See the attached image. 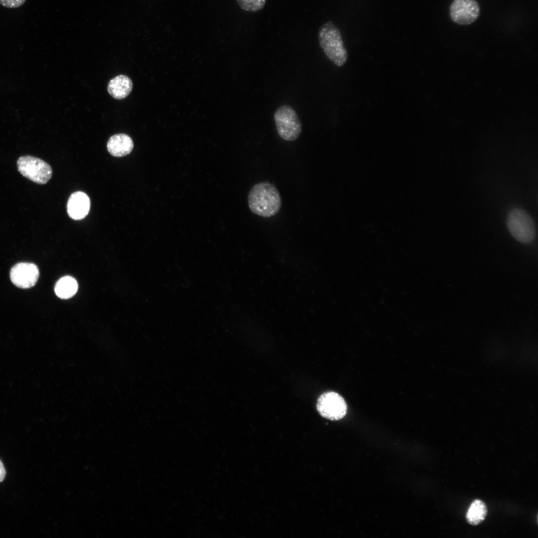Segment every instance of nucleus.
I'll return each mask as SVG.
<instances>
[{"mask_svg": "<svg viewBox=\"0 0 538 538\" xmlns=\"http://www.w3.org/2000/svg\"><path fill=\"white\" fill-rule=\"evenodd\" d=\"M39 275L37 267L33 263H20L14 265L10 271L12 282L21 288H28L34 286Z\"/></svg>", "mask_w": 538, "mask_h": 538, "instance_id": "nucleus-8", "label": "nucleus"}, {"mask_svg": "<svg viewBox=\"0 0 538 538\" xmlns=\"http://www.w3.org/2000/svg\"><path fill=\"white\" fill-rule=\"evenodd\" d=\"M241 8L247 11L257 12L262 9L266 0H236Z\"/></svg>", "mask_w": 538, "mask_h": 538, "instance_id": "nucleus-14", "label": "nucleus"}, {"mask_svg": "<svg viewBox=\"0 0 538 538\" xmlns=\"http://www.w3.org/2000/svg\"><path fill=\"white\" fill-rule=\"evenodd\" d=\"M249 207L252 213L263 217L276 214L281 205L279 193L276 187L268 181L255 184L248 197Z\"/></svg>", "mask_w": 538, "mask_h": 538, "instance_id": "nucleus-1", "label": "nucleus"}, {"mask_svg": "<svg viewBox=\"0 0 538 538\" xmlns=\"http://www.w3.org/2000/svg\"><path fill=\"white\" fill-rule=\"evenodd\" d=\"M6 472L4 465L0 460V482H2L5 476Z\"/></svg>", "mask_w": 538, "mask_h": 538, "instance_id": "nucleus-16", "label": "nucleus"}, {"mask_svg": "<svg viewBox=\"0 0 538 538\" xmlns=\"http://www.w3.org/2000/svg\"><path fill=\"white\" fill-rule=\"evenodd\" d=\"M26 0H0V4L8 8H16L24 3Z\"/></svg>", "mask_w": 538, "mask_h": 538, "instance_id": "nucleus-15", "label": "nucleus"}, {"mask_svg": "<svg viewBox=\"0 0 538 538\" xmlns=\"http://www.w3.org/2000/svg\"><path fill=\"white\" fill-rule=\"evenodd\" d=\"M16 163L19 173L36 183L46 184L52 176L51 166L39 158L23 155L18 158Z\"/></svg>", "mask_w": 538, "mask_h": 538, "instance_id": "nucleus-5", "label": "nucleus"}, {"mask_svg": "<svg viewBox=\"0 0 538 538\" xmlns=\"http://www.w3.org/2000/svg\"><path fill=\"white\" fill-rule=\"evenodd\" d=\"M90 205V198L85 193L82 191L74 192L67 202V213L73 220H82L88 214Z\"/></svg>", "mask_w": 538, "mask_h": 538, "instance_id": "nucleus-9", "label": "nucleus"}, {"mask_svg": "<svg viewBox=\"0 0 538 538\" xmlns=\"http://www.w3.org/2000/svg\"><path fill=\"white\" fill-rule=\"evenodd\" d=\"M480 12V6L476 0H454L449 7L452 20L462 25H469L475 21Z\"/></svg>", "mask_w": 538, "mask_h": 538, "instance_id": "nucleus-7", "label": "nucleus"}, {"mask_svg": "<svg viewBox=\"0 0 538 538\" xmlns=\"http://www.w3.org/2000/svg\"><path fill=\"white\" fill-rule=\"evenodd\" d=\"M107 147L112 155L122 157L129 154L132 151L134 147V142L129 135L119 134L110 137L107 142Z\"/></svg>", "mask_w": 538, "mask_h": 538, "instance_id": "nucleus-10", "label": "nucleus"}, {"mask_svg": "<svg viewBox=\"0 0 538 538\" xmlns=\"http://www.w3.org/2000/svg\"><path fill=\"white\" fill-rule=\"evenodd\" d=\"M318 38L319 45L326 56L337 66H343L347 60V51L340 30L332 21L320 26Z\"/></svg>", "mask_w": 538, "mask_h": 538, "instance_id": "nucleus-2", "label": "nucleus"}, {"mask_svg": "<svg viewBox=\"0 0 538 538\" xmlns=\"http://www.w3.org/2000/svg\"><path fill=\"white\" fill-rule=\"evenodd\" d=\"M508 229L512 235L523 243L532 242L535 237L536 228L532 217L525 211L516 208L509 214L507 219Z\"/></svg>", "mask_w": 538, "mask_h": 538, "instance_id": "nucleus-4", "label": "nucleus"}, {"mask_svg": "<svg viewBox=\"0 0 538 538\" xmlns=\"http://www.w3.org/2000/svg\"><path fill=\"white\" fill-rule=\"evenodd\" d=\"M487 514V508L484 502L480 500H474L470 505L466 513L468 523L473 526L481 523Z\"/></svg>", "mask_w": 538, "mask_h": 538, "instance_id": "nucleus-13", "label": "nucleus"}, {"mask_svg": "<svg viewBox=\"0 0 538 538\" xmlns=\"http://www.w3.org/2000/svg\"><path fill=\"white\" fill-rule=\"evenodd\" d=\"M274 119L277 134L282 139L293 141L299 136L302 131L301 123L291 106L284 105L278 108Z\"/></svg>", "mask_w": 538, "mask_h": 538, "instance_id": "nucleus-3", "label": "nucleus"}, {"mask_svg": "<svg viewBox=\"0 0 538 538\" xmlns=\"http://www.w3.org/2000/svg\"><path fill=\"white\" fill-rule=\"evenodd\" d=\"M77 290V282L70 276H65L59 279L54 288L57 296L62 299L71 298L75 294Z\"/></svg>", "mask_w": 538, "mask_h": 538, "instance_id": "nucleus-12", "label": "nucleus"}, {"mask_svg": "<svg viewBox=\"0 0 538 538\" xmlns=\"http://www.w3.org/2000/svg\"><path fill=\"white\" fill-rule=\"evenodd\" d=\"M316 408L322 416L332 420L344 417L347 410L344 399L334 392L322 394L317 400Z\"/></svg>", "mask_w": 538, "mask_h": 538, "instance_id": "nucleus-6", "label": "nucleus"}, {"mask_svg": "<svg viewBox=\"0 0 538 538\" xmlns=\"http://www.w3.org/2000/svg\"><path fill=\"white\" fill-rule=\"evenodd\" d=\"M133 82L130 77L120 75L111 79L108 85L107 90L110 95L118 100L127 97L132 91Z\"/></svg>", "mask_w": 538, "mask_h": 538, "instance_id": "nucleus-11", "label": "nucleus"}]
</instances>
